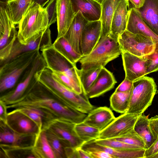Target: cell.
I'll use <instances>...</instances> for the list:
<instances>
[{"label":"cell","instance_id":"6da1fadb","mask_svg":"<svg viewBox=\"0 0 158 158\" xmlns=\"http://www.w3.org/2000/svg\"><path fill=\"white\" fill-rule=\"evenodd\" d=\"M5 105L7 109L35 108L44 113L50 120L60 118L75 124L83 122L87 114L72 107L39 81L19 99Z\"/></svg>","mask_w":158,"mask_h":158},{"label":"cell","instance_id":"7a4b0ae2","mask_svg":"<svg viewBox=\"0 0 158 158\" xmlns=\"http://www.w3.org/2000/svg\"><path fill=\"white\" fill-rule=\"evenodd\" d=\"M36 50L19 55L0 66V93L13 89L24 78L40 54Z\"/></svg>","mask_w":158,"mask_h":158},{"label":"cell","instance_id":"3957f363","mask_svg":"<svg viewBox=\"0 0 158 158\" xmlns=\"http://www.w3.org/2000/svg\"><path fill=\"white\" fill-rule=\"evenodd\" d=\"M38 81L75 109L87 114L95 108L84 92L76 93L63 85L53 76L47 67L37 75Z\"/></svg>","mask_w":158,"mask_h":158},{"label":"cell","instance_id":"277c9868","mask_svg":"<svg viewBox=\"0 0 158 158\" xmlns=\"http://www.w3.org/2000/svg\"><path fill=\"white\" fill-rule=\"evenodd\" d=\"M122 52L118 40L109 35L101 37L91 52L82 56L79 60L81 69L87 70L104 67L109 62L118 57Z\"/></svg>","mask_w":158,"mask_h":158},{"label":"cell","instance_id":"5b68a950","mask_svg":"<svg viewBox=\"0 0 158 158\" xmlns=\"http://www.w3.org/2000/svg\"><path fill=\"white\" fill-rule=\"evenodd\" d=\"M48 25L45 8L37 4L32 5L19 24V41L21 44H27L44 32Z\"/></svg>","mask_w":158,"mask_h":158},{"label":"cell","instance_id":"8992f818","mask_svg":"<svg viewBox=\"0 0 158 158\" xmlns=\"http://www.w3.org/2000/svg\"><path fill=\"white\" fill-rule=\"evenodd\" d=\"M48 27L42 33L25 44L19 41L18 31L16 30L8 43L0 49V66L10 60L23 53L41 50L52 45L51 31Z\"/></svg>","mask_w":158,"mask_h":158},{"label":"cell","instance_id":"52a82bcc","mask_svg":"<svg viewBox=\"0 0 158 158\" xmlns=\"http://www.w3.org/2000/svg\"><path fill=\"white\" fill-rule=\"evenodd\" d=\"M158 91L154 79L144 76L133 82L128 109L126 113L140 114L150 106Z\"/></svg>","mask_w":158,"mask_h":158},{"label":"cell","instance_id":"ba28073f","mask_svg":"<svg viewBox=\"0 0 158 158\" xmlns=\"http://www.w3.org/2000/svg\"><path fill=\"white\" fill-rule=\"evenodd\" d=\"M46 67L45 61L40 53L22 80L13 89L1 95L0 101L4 104L15 101L29 91L39 81L37 73Z\"/></svg>","mask_w":158,"mask_h":158},{"label":"cell","instance_id":"9c48e42d","mask_svg":"<svg viewBox=\"0 0 158 158\" xmlns=\"http://www.w3.org/2000/svg\"><path fill=\"white\" fill-rule=\"evenodd\" d=\"M118 41L122 52L140 57L152 53L156 46V42L152 38L127 30L119 37Z\"/></svg>","mask_w":158,"mask_h":158},{"label":"cell","instance_id":"30bf717a","mask_svg":"<svg viewBox=\"0 0 158 158\" xmlns=\"http://www.w3.org/2000/svg\"><path fill=\"white\" fill-rule=\"evenodd\" d=\"M41 51L48 68L52 72H58L64 73L81 86L76 64H73L69 61L59 53L52 45Z\"/></svg>","mask_w":158,"mask_h":158},{"label":"cell","instance_id":"8fae6325","mask_svg":"<svg viewBox=\"0 0 158 158\" xmlns=\"http://www.w3.org/2000/svg\"><path fill=\"white\" fill-rule=\"evenodd\" d=\"M75 124L60 118H56L46 122L43 128H48L52 131L65 147L75 148L84 143L78 136L74 129Z\"/></svg>","mask_w":158,"mask_h":158},{"label":"cell","instance_id":"7c38bea8","mask_svg":"<svg viewBox=\"0 0 158 158\" xmlns=\"http://www.w3.org/2000/svg\"><path fill=\"white\" fill-rule=\"evenodd\" d=\"M139 115L125 113L115 118L106 128L100 131L98 139L116 138L125 134L134 128Z\"/></svg>","mask_w":158,"mask_h":158},{"label":"cell","instance_id":"4fadbf2b","mask_svg":"<svg viewBox=\"0 0 158 158\" xmlns=\"http://www.w3.org/2000/svg\"><path fill=\"white\" fill-rule=\"evenodd\" d=\"M4 123L11 129L19 133L31 134L38 137L42 131L33 120L15 109L7 113Z\"/></svg>","mask_w":158,"mask_h":158},{"label":"cell","instance_id":"5bb4252c","mask_svg":"<svg viewBox=\"0 0 158 158\" xmlns=\"http://www.w3.org/2000/svg\"><path fill=\"white\" fill-rule=\"evenodd\" d=\"M121 55L125 78L133 82L146 75L145 56H138L126 52H122Z\"/></svg>","mask_w":158,"mask_h":158},{"label":"cell","instance_id":"9a60e30c","mask_svg":"<svg viewBox=\"0 0 158 158\" xmlns=\"http://www.w3.org/2000/svg\"><path fill=\"white\" fill-rule=\"evenodd\" d=\"M0 122L1 143L21 147L34 146L37 136L34 135L16 132L9 128L4 122Z\"/></svg>","mask_w":158,"mask_h":158},{"label":"cell","instance_id":"2e32d148","mask_svg":"<svg viewBox=\"0 0 158 158\" xmlns=\"http://www.w3.org/2000/svg\"><path fill=\"white\" fill-rule=\"evenodd\" d=\"M102 30L101 20L89 22L85 26L81 34V48L83 56L89 54L98 42Z\"/></svg>","mask_w":158,"mask_h":158},{"label":"cell","instance_id":"e0dca14e","mask_svg":"<svg viewBox=\"0 0 158 158\" xmlns=\"http://www.w3.org/2000/svg\"><path fill=\"white\" fill-rule=\"evenodd\" d=\"M116 83L113 73L102 67L86 95L89 98L98 97L113 88Z\"/></svg>","mask_w":158,"mask_h":158},{"label":"cell","instance_id":"ac0fdd59","mask_svg":"<svg viewBox=\"0 0 158 158\" xmlns=\"http://www.w3.org/2000/svg\"><path fill=\"white\" fill-rule=\"evenodd\" d=\"M81 148L87 152L101 150L112 156L114 158H144L145 149L137 148L120 150L99 144L95 140L84 143Z\"/></svg>","mask_w":158,"mask_h":158},{"label":"cell","instance_id":"d6986e66","mask_svg":"<svg viewBox=\"0 0 158 158\" xmlns=\"http://www.w3.org/2000/svg\"><path fill=\"white\" fill-rule=\"evenodd\" d=\"M6 0H0V49L10 41L16 30Z\"/></svg>","mask_w":158,"mask_h":158},{"label":"cell","instance_id":"ffe728a7","mask_svg":"<svg viewBox=\"0 0 158 158\" xmlns=\"http://www.w3.org/2000/svg\"><path fill=\"white\" fill-rule=\"evenodd\" d=\"M115 118L110 109L106 106H101L94 108L91 111L87 114L83 122L101 131Z\"/></svg>","mask_w":158,"mask_h":158},{"label":"cell","instance_id":"44dd1931","mask_svg":"<svg viewBox=\"0 0 158 158\" xmlns=\"http://www.w3.org/2000/svg\"><path fill=\"white\" fill-rule=\"evenodd\" d=\"M88 22L81 12L78 11L76 14L67 32L63 36L73 49L81 55V34L85 26Z\"/></svg>","mask_w":158,"mask_h":158},{"label":"cell","instance_id":"7402d4cb","mask_svg":"<svg viewBox=\"0 0 158 158\" xmlns=\"http://www.w3.org/2000/svg\"><path fill=\"white\" fill-rule=\"evenodd\" d=\"M57 38L63 36L69 29L76 15L70 0H58Z\"/></svg>","mask_w":158,"mask_h":158},{"label":"cell","instance_id":"603a6c76","mask_svg":"<svg viewBox=\"0 0 158 158\" xmlns=\"http://www.w3.org/2000/svg\"><path fill=\"white\" fill-rule=\"evenodd\" d=\"M127 0H121L117 6L112 20L109 35L118 40L119 37L126 30L128 10Z\"/></svg>","mask_w":158,"mask_h":158},{"label":"cell","instance_id":"cb8c5ba5","mask_svg":"<svg viewBox=\"0 0 158 158\" xmlns=\"http://www.w3.org/2000/svg\"><path fill=\"white\" fill-rule=\"evenodd\" d=\"M73 11L76 14L80 11L89 22L100 19L101 5L97 0H70Z\"/></svg>","mask_w":158,"mask_h":158},{"label":"cell","instance_id":"d4e9b609","mask_svg":"<svg viewBox=\"0 0 158 158\" xmlns=\"http://www.w3.org/2000/svg\"><path fill=\"white\" fill-rule=\"evenodd\" d=\"M126 30L134 34H140L152 38L158 42V37L147 25L136 10L128 9Z\"/></svg>","mask_w":158,"mask_h":158},{"label":"cell","instance_id":"484cf974","mask_svg":"<svg viewBox=\"0 0 158 158\" xmlns=\"http://www.w3.org/2000/svg\"><path fill=\"white\" fill-rule=\"evenodd\" d=\"M136 9L147 25L158 37V0H146L142 7Z\"/></svg>","mask_w":158,"mask_h":158},{"label":"cell","instance_id":"4316f807","mask_svg":"<svg viewBox=\"0 0 158 158\" xmlns=\"http://www.w3.org/2000/svg\"><path fill=\"white\" fill-rule=\"evenodd\" d=\"M134 129L144 141L146 149L152 145L158 136L151 127L148 116L144 113L140 114Z\"/></svg>","mask_w":158,"mask_h":158},{"label":"cell","instance_id":"83f0119b","mask_svg":"<svg viewBox=\"0 0 158 158\" xmlns=\"http://www.w3.org/2000/svg\"><path fill=\"white\" fill-rule=\"evenodd\" d=\"M121 0H102L101 21L102 30L101 37L109 35L110 33L113 17L116 9Z\"/></svg>","mask_w":158,"mask_h":158},{"label":"cell","instance_id":"f1b7e54d","mask_svg":"<svg viewBox=\"0 0 158 158\" xmlns=\"http://www.w3.org/2000/svg\"><path fill=\"white\" fill-rule=\"evenodd\" d=\"M53 47L60 54L73 64H76L82 56L77 52L64 36L57 38Z\"/></svg>","mask_w":158,"mask_h":158},{"label":"cell","instance_id":"f546056e","mask_svg":"<svg viewBox=\"0 0 158 158\" xmlns=\"http://www.w3.org/2000/svg\"><path fill=\"white\" fill-rule=\"evenodd\" d=\"M32 0H12L7 1V5L15 25L20 22L30 8Z\"/></svg>","mask_w":158,"mask_h":158},{"label":"cell","instance_id":"4dcf8cb0","mask_svg":"<svg viewBox=\"0 0 158 158\" xmlns=\"http://www.w3.org/2000/svg\"><path fill=\"white\" fill-rule=\"evenodd\" d=\"M132 90L126 92L115 91L110 99L111 108L118 113H126L129 107Z\"/></svg>","mask_w":158,"mask_h":158},{"label":"cell","instance_id":"1f68e13d","mask_svg":"<svg viewBox=\"0 0 158 158\" xmlns=\"http://www.w3.org/2000/svg\"><path fill=\"white\" fill-rule=\"evenodd\" d=\"M33 146L39 158H56L44 130L40 132Z\"/></svg>","mask_w":158,"mask_h":158},{"label":"cell","instance_id":"d6a6232c","mask_svg":"<svg viewBox=\"0 0 158 158\" xmlns=\"http://www.w3.org/2000/svg\"><path fill=\"white\" fill-rule=\"evenodd\" d=\"M74 129L78 136L84 143L95 140L99 138L100 131L83 122L75 124Z\"/></svg>","mask_w":158,"mask_h":158},{"label":"cell","instance_id":"836d02e7","mask_svg":"<svg viewBox=\"0 0 158 158\" xmlns=\"http://www.w3.org/2000/svg\"><path fill=\"white\" fill-rule=\"evenodd\" d=\"M45 131L48 140L53 151L56 158H66L64 152L65 146L58 136L48 128L43 129Z\"/></svg>","mask_w":158,"mask_h":158},{"label":"cell","instance_id":"e575fe53","mask_svg":"<svg viewBox=\"0 0 158 158\" xmlns=\"http://www.w3.org/2000/svg\"><path fill=\"white\" fill-rule=\"evenodd\" d=\"M101 68L84 70L78 69L77 72L83 92L86 94L89 89L97 77Z\"/></svg>","mask_w":158,"mask_h":158},{"label":"cell","instance_id":"d590c367","mask_svg":"<svg viewBox=\"0 0 158 158\" xmlns=\"http://www.w3.org/2000/svg\"><path fill=\"white\" fill-rule=\"evenodd\" d=\"M52 74L56 79L70 90L79 94L84 92L81 86L77 84L64 73L60 72H52Z\"/></svg>","mask_w":158,"mask_h":158},{"label":"cell","instance_id":"8d00e7d4","mask_svg":"<svg viewBox=\"0 0 158 158\" xmlns=\"http://www.w3.org/2000/svg\"><path fill=\"white\" fill-rule=\"evenodd\" d=\"M114 138L127 143L146 149L144 141L134 128L121 136Z\"/></svg>","mask_w":158,"mask_h":158},{"label":"cell","instance_id":"74e56055","mask_svg":"<svg viewBox=\"0 0 158 158\" xmlns=\"http://www.w3.org/2000/svg\"><path fill=\"white\" fill-rule=\"evenodd\" d=\"M95 141L99 144L120 150L143 148L138 146L127 143L116 139L115 138L103 139H98L95 140Z\"/></svg>","mask_w":158,"mask_h":158},{"label":"cell","instance_id":"f35d334b","mask_svg":"<svg viewBox=\"0 0 158 158\" xmlns=\"http://www.w3.org/2000/svg\"><path fill=\"white\" fill-rule=\"evenodd\" d=\"M146 60V75L158 71V42L156 43L154 51L145 56Z\"/></svg>","mask_w":158,"mask_h":158},{"label":"cell","instance_id":"ab89813d","mask_svg":"<svg viewBox=\"0 0 158 158\" xmlns=\"http://www.w3.org/2000/svg\"><path fill=\"white\" fill-rule=\"evenodd\" d=\"M58 0H50L45 7L48 16V27L57 20Z\"/></svg>","mask_w":158,"mask_h":158},{"label":"cell","instance_id":"60d3db41","mask_svg":"<svg viewBox=\"0 0 158 158\" xmlns=\"http://www.w3.org/2000/svg\"><path fill=\"white\" fill-rule=\"evenodd\" d=\"M133 82L125 78L115 89L117 92H126L131 91L133 89Z\"/></svg>","mask_w":158,"mask_h":158},{"label":"cell","instance_id":"b9f144b4","mask_svg":"<svg viewBox=\"0 0 158 158\" xmlns=\"http://www.w3.org/2000/svg\"><path fill=\"white\" fill-rule=\"evenodd\" d=\"M158 153V136L156 140L148 148L145 149L144 158H152Z\"/></svg>","mask_w":158,"mask_h":158},{"label":"cell","instance_id":"7bdbcfd3","mask_svg":"<svg viewBox=\"0 0 158 158\" xmlns=\"http://www.w3.org/2000/svg\"><path fill=\"white\" fill-rule=\"evenodd\" d=\"M87 152L91 158H114L112 156L103 151L94 150Z\"/></svg>","mask_w":158,"mask_h":158},{"label":"cell","instance_id":"ee69618b","mask_svg":"<svg viewBox=\"0 0 158 158\" xmlns=\"http://www.w3.org/2000/svg\"><path fill=\"white\" fill-rule=\"evenodd\" d=\"M129 9L133 8L139 9L144 5L146 0H127Z\"/></svg>","mask_w":158,"mask_h":158},{"label":"cell","instance_id":"f6af8a7d","mask_svg":"<svg viewBox=\"0 0 158 158\" xmlns=\"http://www.w3.org/2000/svg\"><path fill=\"white\" fill-rule=\"evenodd\" d=\"M64 152L66 158H78L76 149L71 147L67 146L64 148Z\"/></svg>","mask_w":158,"mask_h":158},{"label":"cell","instance_id":"bcb514c9","mask_svg":"<svg viewBox=\"0 0 158 158\" xmlns=\"http://www.w3.org/2000/svg\"><path fill=\"white\" fill-rule=\"evenodd\" d=\"M149 120L151 127L158 135V115L152 117Z\"/></svg>","mask_w":158,"mask_h":158},{"label":"cell","instance_id":"7dc6e473","mask_svg":"<svg viewBox=\"0 0 158 158\" xmlns=\"http://www.w3.org/2000/svg\"><path fill=\"white\" fill-rule=\"evenodd\" d=\"M78 158H91L89 153L81 147L76 148Z\"/></svg>","mask_w":158,"mask_h":158},{"label":"cell","instance_id":"c3c4849f","mask_svg":"<svg viewBox=\"0 0 158 158\" xmlns=\"http://www.w3.org/2000/svg\"><path fill=\"white\" fill-rule=\"evenodd\" d=\"M50 0H32V4H37L44 7Z\"/></svg>","mask_w":158,"mask_h":158},{"label":"cell","instance_id":"681fc988","mask_svg":"<svg viewBox=\"0 0 158 158\" xmlns=\"http://www.w3.org/2000/svg\"><path fill=\"white\" fill-rule=\"evenodd\" d=\"M152 158H158V153L152 157Z\"/></svg>","mask_w":158,"mask_h":158},{"label":"cell","instance_id":"f907efd6","mask_svg":"<svg viewBox=\"0 0 158 158\" xmlns=\"http://www.w3.org/2000/svg\"><path fill=\"white\" fill-rule=\"evenodd\" d=\"M98 0V1H99L100 2L102 1V0Z\"/></svg>","mask_w":158,"mask_h":158},{"label":"cell","instance_id":"816d5d0a","mask_svg":"<svg viewBox=\"0 0 158 158\" xmlns=\"http://www.w3.org/2000/svg\"><path fill=\"white\" fill-rule=\"evenodd\" d=\"M7 1H11V0H6Z\"/></svg>","mask_w":158,"mask_h":158}]
</instances>
